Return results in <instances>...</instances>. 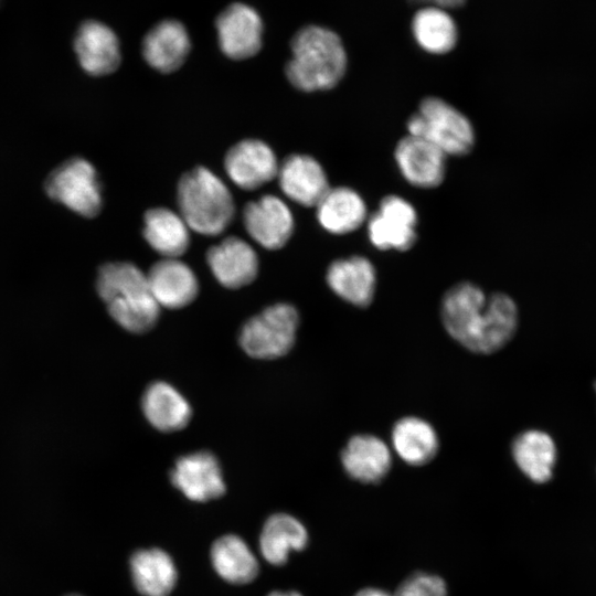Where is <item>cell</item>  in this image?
<instances>
[{
  "mask_svg": "<svg viewBox=\"0 0 596 596\" xmlns=\"http://www.w3.org/2000/svg\"><path fill=\"white\" fill-rule=\"evenodd\" d=\"M132 582L143 596H168L177 582V568L160 549L137 551L130 560Z\"/></svg>",
  "mask_w": 596,
  "mask_h": 596,
  "instance_id": "cell-24",
  "label": "cell"
},
{
  "mask_svg": "<svg viewBox=\"0 0 596 596\" xmlns=\"http://www.w3.org/2000/svg\"><path fill=\"white\" fill-rule=\"evenodd\" d=\"M595 391H596V382H595Z\"/></svg>",
  "mask_w": 596,
  "mask_h": 596,
  "instance_id": "cell-35",
  "label": "cell"
},
{
  "mask_svg": "<svg viewBox=\"0 0 596 596\" xmlns=\"http://www.w3.org/2000/svg\"><path fill=\"white\" fill-rule=\"evenodd\" d=\"M415 2L426 3L428 6H435L443 9H453L461 7L466 0H412Z\"/></svg>",
  "mask_w": 596,
  "mask_h": 596,
  "instance_id": "cell-31",
  "label": "cell"
},
{
  "mask_svg": "<svg viewBox=\"0 0 596 596\" xmlns=\"http://www.w3.org/2000/svg\"><path fill=\"white\" fill-rule=\"evenodd\" d=\"M216 32L221 50L230 58H249L262 47L263 22L247 4L227 7L216 19Z\"/></svg>",
  "mask_w": 596,
  "mask_h": 596,
  "instance_id": "cell-10",
  "label": "cell"
},
{
  "mask_svg": "<svg viewBox=\"0 0 596 596\" xmlns=\"http://www.w3.org/2000/svg\"><path fill=\"white\" fill-rule=\"evenodd\" d=\"M210 269L226 288H241L252 283L258 270L255 251L245 241L231 236L211 247L206 255Z\"/></svg>",
  "mask_w": 596,
  "mask_h": 596,
  "instance_id": "cell-18",
  "label": "cell"
},
{
  "mask_svg": "<svg viewBox=\"0 0 596 596\" xmlns=\"http://www.w3.org/2000/svg\"><path fill=\"white\" fill-rule=\"evenodd\" d=\"M394 596H447V588L441 577L416 573L398 586Z\"/></svg>",
  "mask_w": 596,
  "mask_h": 596,
  "instance_id": "cell-30",
  "label": "cell"
},
{
  "mask_svg": "<svg viewBox=\"0 0 596 596\" xmlns=\"http://www.w3.org/2000/svg\"><path fill=\"white\" fill-rule=\"evenodd\" d=\"M393 156L401 175L413 187L433 189L443 183L447 156L428 140L406 135Z\"/></svg>",
  "mask_w": 596,
  "mask_h": 596,
  "instance_id": "cell-9",
  "label": "cell"
},
{
  "mask_svg": "<svg viewBox=\"0 0 596 596\" xmlns=\"http://www.w3.org/2000/svg\"><path fill=\"white\" fill-rule=\"evenodd\" d=\"M407 135L424 138L440 149L447 157L468 155L476 142V132L470 119L447 100L425 97L417 110L409 116Z\"/></svg>",
  "mask_w": 596,
  "mask_h": 596,
  "instance_id": "cell-5",
  "label": "cell"
},
{
  "mask_svg": "<svg viewBox=\"0 0 596 596\" xmlns=\"http://www.w3.org/2000/svg\"><path fill=\"white\" fill-rule=\"evenodd\" d=\"M228 178L243 190H255L277 177L279 164L272 148L258 139H245L226 153Z\"/></svg>",
  "mask_w": 596,
  "mask_h": 596,
  "instance_id": "cell-11",
  "label": "cell"
},
{
  "mask_svg": "<svg viewBox=\"0 0 596 596\" xmlns=\"http://www.w3.org/2000/svg\"><path fill=\"white\" fill-rule=\"evenodd\" d=\"M317 220L329 233L345 235L356 231L368 220V206L352 188H330L316 205Z\"/></svg>",
  "mask_w": 596,
  "mask_h": 596,
  "instance_id": "cell-19",
  "label": "cell"
},
{
  "mask_svg": "<svg viewBox=\"0 0 596 596\" xmlns=\"http://www.w3.org/2000/svg\"><path fill=\"white\" fill-rule=\"evenodd\" d=\"M348 56L340 36L320 25H307L291 41V58L285 72L302 92L327 91L343 78Z\"/></svg>",
  "mask_w": 596,
  "mask_h": 596,
  "instance_id": "cell-2",
  "label": "cell"
},
{
  "mask_svg": "<svg viewBox=\"0 0 596 596\" xmlns=\"http://www.w3.org/2000/svg\"><path fill=\"white\" fill-rule=\"evenodd\" d=\"M392 444L397 455L407 464L419 466L429 462L438 449L434 427L418 417H404L392 429Z\"/></svg>",
  "mask_w": 596,
  "mask_h": 596,
  "instance_id": "cell-28",
  "label": "cell"
},
{
  "mask_svg": "<svg viewBox=\"0 0 596 596\" xmlns=\"http://www.w3.org/2000/svg\"><path fill=\"white\" fill-rule=\"evenodd\" d=\"M331 290L358 307L369 306L376 288V270L372 262L361 255L333 260L326 275Z\"/></svg>",
  "mask_w": 596,
  "mask_h": 596,
  "instance_id": "cell-15",
  "label": "cell"
},
{
  "mask_svg": "<svg viewBox=\"0 0 596 596\" xmlns=\"http://www.w3.org/2000/svg\"><path fill=\"white\" fill-rule=\"evenodd\" d=\"M177 195L180 215L190 228L200 234H221L234 216L230 190L215 173L204 167H198L181 177Z\"/></svg>",
  "mask_w": 596,
  "mask_h": 596,
  "instance_id": "cell-4",
  "label": "cell"
},
{
  "mask_svg": "<svg viewBox=\"0 0 596 596\" xmlns=\"http://www.w3.org/2000/svg\"><path fill=\"white\" fill-rule=\"evenodd\" d=\"M96 286L111 318L127 331L142 333L156 324L160 306L150 291L147 274L134 264H105L98 270Z\"/></svg>",
  "mask_w": 596,
  "mask_h": 596,
  "instance_id": "cell-3",
  "label": "cell"
},
{
  "mask_svg": "<svg viewBox=\"0 0 596 596\" xmlns=\"http://www.w3.org/2000/svg\"><path fill=\"white\" fill-rule=\"evenodd\" d=\"M170 479L192 501L204 502L221 497L225 491L219 462L209 451L180 457L171 470Z\"/></svg>",
  "mask_w": 596,
  "mask_h": 596,
  "instance_id": "cell-13",
  "label": "cell"
},
{
  "mask_svg": "<svg viewBox=\"0 0 596 596\" xmlns=\"http://www.w3.org/2000/svg\"><path fill=\"white\" fill-rule=\"evenodd\" d=\"M243 222L251 237L268 249L283 247L294 231V217L289 207L274 195H264L246 204Z\"/></svg>",
  "mask_w": 596,
  "mask_h": 596,
  "instance_id": "cell-12",
  "label": "cell"
},
{
  "mask_svg": "<svg viewBox=\"0 0 596 596\" xmlns=\"http://www.w3.org/2000/svg\"><path fill=\"white\" fill-rule=\"evenodd\" d=\"M441 319L447 332L465 348L492 353L512 338L518 309L508 295L487 297L479 286L464 281L444 295Z\"/></svg>",
  "mask_w": 596,
  "mask_h": 596,
  "instance_id": "cell-1",
  "label": "cell"
},
{
  "mask_svg": "<svg viewBox=\"0 0 596 596\" xmlns=\"http://www.w3.org/2000/svg\"><path fill=\"white\" fill-rule=\"evenodd\" d=\"M341 461L351 478L373 483L386 476L392 459L389 447L381 438L361 434L349 439L342 450Z\"/></svg>",
  "mask_w": 596,
  "mask_h": 596,
  "instance_id": "cell-21",
  "label": "cell"
},
{
  "mask_svg": "<svg viewBox=\"0 0 596 596\" xmlns=\"http://www.w3.org/2000/svg\"><path fill=\"white\" fill-rule=\"evenodd\" d=\"M211 561L217 574L233 584H246L258 572L257 561L238 536L227 534L216 540L211 549Z\"/></svg>",
  "mask_w": 596,
  "mask_h": 596,
  "instance_id": "cell-29",
  "label": "cell"
},
{
  "mask_svg": "<svg viewBox=\"0 0 596 596\" xmlns=\"http://www.w3.org/2000/svg\"><path fill=\"white\" fill-rule=\"evenodd\" d=\"M412 33L418 46L430 54H446L458 41L457 25L446 9L426 6L412 20Z\"/></svg>",
  "mask_w": 596,
  "mask_h": 596,
  "instance_id": "cell-26",
  "label": "cell"
},
{
  "mask_svg": "<svg viewBox=\"0 0 596 596\" xmlns=\"http://www.w3.org/2000/svg\"><path fill=\"white\" fill-rule=\"evenodd\" d=\"M298 322V312L291 305L270 306L243 326L240 344L256 359L283 356L295 343Z\"/></svg>",
  "mask_w": 596,
  "mask_h": 596,
  "instance_id": "cell-6",
  "label": "cell"
},
{
  "mask_svg": "<svg viewBox=\"0 0 596 596\" xmlns=\"http://www.w3.org/2000/svg\"><path fill=\"white\" fill-rule=\"evenodd\" d=\"M46 194L75 213L94 217L102 209L97 172L83 158H73L57 167L45 181Z\"/></svg>",
  "mask_w": 596,
  "mask_h": 596,
  "instance_id": "cell-7",
  "label": "cell"
},
{
  "mask_svg": "<svg viewBox=\"0 0 596 596\" xmlns=\"http://www.w3.org/2000/svg\"><path fill=\"white\" fill-rule=\"evenodd\" d=\"M281 191L294 202L316 206L330 189L324 169L313 157L290 155L278 168Z\"/></svg>",
  "mask_w": 596,
  "mask_h": 596,
  "instance_id": "cell-14",
  "label": "cell"
},
{
  "mask_svg": "<svg viewBox=\"0 0 596 596\" xmlns=\"http://www.w3.org/2000/svg\"><path fill=\"white\" fill-rule=\"evenodd\" d=\"M354 596H394L380 588H364L358 592Z\"/></svg>",
  "mask_w": 596,
  "mask_h": 596,
  "instance_id": "cell-32",
  "label": "cell"
},
{
  "mask_svg": "<svg viewBox=\"0 0 596 596\" xmlns=\"http://www.w3.org/2000/svg\"><path fill=\"white\" fill-rule=\"evenodd\" d=\"M141 406L148 422L166 433L185 427L192 413L188 401L164 382H155L147 387Z\"/></svg>",
  "mask_w": 596,
  "mask_h": 596,
  "instance_id": "cell-22",
  "label": "cell"
},
{
  "mask_svg": "<svg viewBox=\"0 0 596 596\" xmlns=\"http://www.w3.org/2000/svg\"><path fill=\"white\" fill-rule=\"evenodd\" d=\"M150 291L160 307H185L198 295L199 284L192 269L178 258H163L147 274Z\"/></svg>",
  "mask_w": 596,
  "mask_h": 596,
  "instance_id": "cell-17",
  "label": "cell"
},
{
  "mask_svg": "<svg viewBox=\"0 0 596 596\" xmlns=\"http://www.w3.org/2000/svg\"><path fill=\"white\" fill-rule=\"evenodd\" d=\"M268 596H301L296 592H273Z\"/></svg>",
  "mask_w": 596,
  "mask_h": 596,
  "instance_id": "cell-33",
  "label": "cell"
},
{
  "mask_svg": "<svg viewBox=\"0 0 596 596\" xmlns=\"http://www.w3.org/2000/svg\"><path fill=\"white\" fill-rule=\"evenodd\" d=\"M67 596H81V595H67Z\"/></svg>",
  "mask_w": 596,
  "mask_h": 596,
  "instance_id": "cell-34",
  "label": "cell"
},
{
  "mask_svg": "<svg viewBox=\"0 0 596 596\" xmlns=\"http://www.w3.org/2000/svg\"><path fill=\"white\" fill-rule=\"evenodd\" d=\"M556 455L554 440L542 430H525L512 444V456L517 466L536 483L546 482L552 478Z\"/></svg>",
  "mask_w": 596,
  "mask_h": 596,
  "instance_id": "cell-23",
  "label": "cell"
},
{
  "mask_svg": "<svg viewBox=\"0 0 596 596\" xmlns=\"http://www.w3.org/2000/svg\"><path fill=\"white\" fill-rule=\"evenodd\" d=\"M143 236L164 258L181 256L189 246V226L181 215L166 207L150 209L145 214Z\"/></svg>",
  "mask_w": 596,
  "mask_h": 596,
  "instance_id": "cell-25",
  "label": "cell"
},
{
  "mask_svg": "<svg viewBox=\"0 0 596 596\" xmlns=\"http://www.w3.org/2000/svg\"><path fill=\"white\" fill-rule=\"evenodd\" d=\"M308 543L306 528L296 518L279 513L264 524L259 546L264 558L274 565L284 564L291 551H301Z\"/></svg>",
  "mask_w": 596,
  "mask_h": 596,
  "instance_id": "cell-27",
  "label": "cell"
},
{
  "mask_svg": "<svg viewBox=\"0 0 596 596\" xmlns=\"http://www.w3.org/2000/svg\"><path fill=\"white\" fill-rule=\"evenodd\" d=\"M417 221L416 209L409 201L389 194L366 220L368 238L381 251H408L417 240Z\"/></svg>",
  "mask_w": 596,
  "mask_h": 596,
  "instance_id": "cell-8",
  "label": "cell"
},
{
  "mask_svg": "<svg viewBox=\"0 0 596 596\" xmlns=\"http://www.w3.org/2000/svg\"><path fill=\"white\" fill-rule=\"evenodd\" d=\"M189 34L180 22L166 20L153 26L142 41V55L155 70L170 73L178 70L190 52Z\"/></svg>",
  "mask_w": 596,
  "mask_h": 596,
  "instance_id": "cell-20",
  "label": "cell"
},
{
  "mask_svg": "<svg viewBox=\"0 0 596 596\" xmlns=\"http://www.w3.org/2000/svg\"><path fill=\"white\" fill-rule=\"evenodd\" d=\"M74 49L81 66L91 75H108L120 64V46L116 34L98 21H86L79 26Z\"/></svg>",
  "mask_w": 596,
  "mask_h": 596,
  "instance_id": "cell-16",
  "label": "cell"
}]
</instances>
